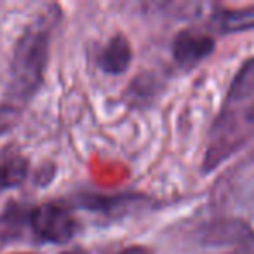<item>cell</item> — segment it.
<instances>
[{
  "instance_id": "obj_7",
  "label": "cell",
  "mask_w": 254,
  "mask_h": 254,
  "mask_svg": "<svg viewBox=\"0 0 254 254\" xmlns=\"http://www.w3.org/2000/svg\"><path fill=\"white\" fill-rule=\"evenodd\" d=\"M254 96V58L244 63V66L235 75L226 94L228 103H239Z\"/></svg>"
},
{
  "instance_id": "obj_2",
  "label": "cell",
  "mask_w": 254,
  "mask_h": 254,
  "mask_svg": "<svg viewBox=\"0 0 254 254\" xmlns=\"http://www.w3.org/2000/svg\"><path fill=\"white\" fill-rule=\"evenodd\" d=\"M30 228L42 242L66 244L78 232V221L68 207L58 202H47L33 209L30 214Z\"/></svg>"
},
{
  "instance_id": "obj_6",
  "label": "cell",
  "mask_w": 254,
  "mask_h": 254,
  "mask_svg": "<svg viewBox=\"0 0 254 254\" xmlns=\"http://www.w3.org/2000/svg\"><path fill=\"white\" fill-rule=\"evenodd\" d=\"M143 197L136 195H117V197H85L82 204L87 205L91 211L106 212V214H119L127 212L131 207L141 205Z\"/></svg>"
},
{
  "instance_id": "obj_4",
  "label": "cell",
  "mask_w": 254,
  "mask_h": 254,
  "mask_svg": "<svg viewBox=\"0 0 254 254\" xmlns=\"http://www.w3.org/2000/svg\"><path fill=\"white\" fill-rule=\"evenodd\" d=\"M132 61L131 44L122 33H117L103 47L98 56V66L108 75H122Z\"/></svg>"
},
{
  "instance_id": "obj_5",
  "label": "cell",
  "mask_w": 254,
  "mask_h": 254,
  "mask_svg": "<svg viewBox=\"0 0 254 254\" xmlns=\"http://www.w3.org/2000/svg\"><path fill=\"white\" fill-rule=\"evenodd\" d=\"M30 171L28 159L18 152H5L0 155V191L19 187Z\"/></svg>"
},
{
  "instance_id": "obj_8",
  "label": "cell",
  "mask_w": 254,
  "mask_h": 254,
  "mask_svg": "<svg viewBox=\"0 0 254 254\" xmlns=\"http://www.w3.org/2000/svg\"><path fill=\"white\" fill-rule=\"evenodd\" d=\"M218 25L221 32H244L254 28V7L235 9V11H223L218 16Z\"/></svg>"
},
{
  "instance_id": "obj_12",
  "label": "cell",
  "mask_w": 254,
  "mask_h": 254,
  "mask_svg": "<svg viewBox=\"0 0 254 254\" xmlns=\"http://www.w3.org/2000/svg\"><path fill=\"white\" fill-rule=\"evenodd\" d=\"M63 254H84L82 251H70V253H63Z\"/></svg>"
},
{
  "instance_id": "obj_3",
  "label": "cell",
  "mask_w": 254,
  "mask_h": 254,
  "mask_svg": "<svg viewBox=\"0 0 254 254\" xmlns=\"http://www.w3.org/2000/svg\"><path fill=\"white\" fill-rule=\"evenodd\" d=\"M214 51V40L207 33L197 30H185L176 35L173 42V58L183 70H191L209 58Z\"/></svg>"
},
{
  "instance_id": "obj_10",
  "label": "cell",
  "mask_w": 254,
  "mask_h": 254,
  "mask_svg": "<svg viewBox=\"0 0 254 254\" xmlns=\"http://www.w3.org/2000/svg\"><path fill=\"white\" fill-rule=\"evenodd\" d=\"M120 254H152L146 247H129V249L122 251Z\"/></svg>"
},
{
  "instance_id": "obj_1",
  "label": "cell",
  "mask_w": 254,
  "mask_h": 254,
  "mask_svg": "<svg viewBox=\"0 0 254 254\" xmlns=\"http://www.w3.org/2000/svg\"><path fill=\"white\" fill-rule=\"evenodd\" d=\"M60 9L56 5L39 14L18 39L12 54L11 78H9V101L26 103L42 87L49 61L51 39L58 25Z\"/></svg>"
},
{
  "instance_id": "obj_11",
  "label": "cell",
  "mask_w": 254,
  "mask_h": 254,
  "mask_svg": "<svg viewBox=\"0 0 254 254\" xmlns=\"http://www.w3.org/2000/svg\"><path fill=\"white\" fill-rule=\"evenodd\" d=\"M247 120H251V122H254V106L249 110V113H247Z\"/></svg>"
},
{
  "instance_id": "obj_9",
  "label": "cell",
  "mask_w": 254,
  "mask_h": 254,
  "mask_svg": "<svg viewBox=\"0 0 254 254\" xmlns=\"http://www.w3.org/2000/svg\"><path fill=\"white\" fill-rule=\"evenodd\" d=\"M18 115H19L18 106L11 105V103L0 106V136H4L5 132H9L16 126Z\"/></svg>"
}]
</instances>
